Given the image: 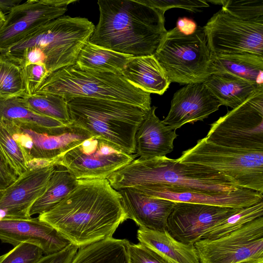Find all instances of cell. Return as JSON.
I'll list each match as a JSON object with an SVG mask.
<instances>
[{"mask_svg": "<svg viewBox=\"0 0 263 263\" xmlns=\"http://www.w3.org/2000/svg\"><path fill=\"white\" fill-rule=\"evenodd\" d=\"M154 56L171 83H203L212 74V54L203 28L200 26L189 35L176 27L167 31Z\"/></svg>", "mask_w": 263, "mask_h": 263, "instance_id": "obj_7", "label": "cell"}, {"mask_svg": "<svg viewBox=\"0 0 263 263\" xmlns=\"http://www.w3.org/2000/svg\"><path fill=\"white\" fill-rule=\"evenodd\" d=\"M95 28L86 18L63 15L42 26L4 52L12 55L28 47H37L42 51L44 65L50 73L76 64Z\"/></svg>", "mask_w": 263, "mask_h": 263, "instance_id": "obj_6", "label": "cell"}, {"mask_svg": "<svg viewBox=\"0 0 263 263\" xmlns=\"http://www.w3.org/2000/svg\"><path fill=\"white\" fill-rule=\"evenodd\" d=\"M45 66L43 64H31L23 68V79L25 94H34L39 87L48 76Z\"/></svg>", "mask_w": 263, "mask_h": 263, "instance_id": "obj_37", "label": "cell"}, {"mask_svg": "<svg viewBox=\"0 0 263 263\" xmlns=\"http://www.w3.org/2000/svg\"><path fill=\"white\" fill-rule=\"evenodd\" d=\"M212 54L248 52L263 56V22H247L222 9L203 27Z\"/></svg>", "mask_w": 263, "mask_h": 263, "instance_id": "obj_11", "label": "cell"}, {"mask_svg": "<svg viewBox=\"0 0 263 263\" xmlns=\"http://www.w3.org/2000/svg\"><path fill=\"white\" fill-rule=\"evenodd\" d=\"M55 162L48 164L29 163L28 170L4 190L0 199V219H30V210L44 193Z\"/></svg>", "mask_w": 263, "mask_h": 263, "instance_id": "obj_15", "label": "cell"}, {"mask_svg": "<svg viewBox=\"0 0 263 263\" xmlns=\"http://www.w3.org/2000/svg\"><path fill=\"white\" fill-rule=\"evenodd\" d=\"M38 218L78 248L112 237L127 219L120 196L107 179L78 180L71 192Z\"/></svg>", "mask_w": 263, "mask_h": 263, "instance_id": "obj_1", "label": "cell"}, {"mask_svg": "<svg viewBox=\"0 0 263 263\" xmlns=\"http://www.w3.org/2000/svg\"><path fill=\"white\" fill-rule=\"evenodd\" d=\"M157 107L151 106L135 135L136 155L142 159L166 156L174 149L178 137L176 129L165 124L156 115Z\"/></svg>", "mask_w": 263, "mask_h": 263, "instance_id": "obj_21", "label": "cell"}, {"mask_svg": "<svg viewBox=\"0 0 263 263\" xmlns=\"http://www.w3.org/2000/svg\"><path fill=\"white\" fill-rule=\"evenodd\" d=\"M78 179L64 166L55 164L47 187L32 206L29 215L45 213L65 198L77 186Z\"/></svg>", "mask_w": 263, "mask_h": 263, "instance_id": "obj_29", "label": "cell"}, {"mask_svg": "<svg viewBox=\"0 0 263 263\" xmlns=\"http://www.w3.org/2000/svg\"><path fill=\"white\" fill-rule=\"evenodd\" d=\"M221 105L234 109L242 104L263 85L228 73H213L203 83Z\"/></svg>", "mask_w": 263, "mask_h": 263, "instance_id": "obj_26", "label": "cell"}, {"mask_svg": "<svg viewBox=\"0 0 263 263\" xmlns=\"http://www.w3.org/2000/svg\"><path fill=\"white\" fill-rule=\"evenodd\" d=\"M6 19V15L3 11L0 8V29L4 25Z\"/></svg>", "mask_w": 263, "mask_h": 263, "instance_id": "obj_42", "label": "cell"}, {"mask_svg": "<svg viewBox=\"0 0 263 263\" xmlns=\"http://www.w3.org/2000/svg\"><path fill=\"white\" fill-rule=\"evenodd\" d=\"M128 256L129 263H167L157 253L140 242L130 243Z\"/></svg>", "mask_w": 263, "mask_h": 263, "instance_id": "obj_38", "label": "cell"}, {"mask_svg": "<svg viewBox=\"0 0 263 263\" xmlns=\"http://www.w3.org/2000/svg\"><path fill=\"white\" fill-rule=\"evenodd\" d=\"M114 144L92 136L65 153L55 164L65 167L77 179H107L135 159Z\"/></svg>", "mask_w": 263, "mask_h": 263, "instance_id": "obj_10", "label": "cell"}, {"mask_svg": "<svg viewBox=\"0 0 263 263\" xmlns=\"http://www.w3.org/2000/svg\"><path fill=\"white\" fill-rule=\"evenodd\" d=\"M27 106L33 111L55 120L65 124L71 123L66 99L50 93L24 95L21 97Z\"/></svg>", "mask_w": 263, "mask_h": 263, "instance_id": "obj_31", "label": "cell"}, {"mask_svg": "<svg viewBox=\"0 0 263 263\" xmlns=\"http://www.w3.org/2000/svg\"><path fill=\"white\" fill-rule=\"evenodd\" d=\"M0 120L43 134L60 133L68 125L33 111L21 97L0 99Z\"/></svg>", "mask_w": 263, "mask_h": 263, "instance_id": "obj_22", "label": "cell"}, {"mask_svg": "<svg viewBox=\"0 0 263 263\" xmlns=\"http://www.w3.org/2000/svg\"><path fill=\"white\" fill-rule=\"evenodd\" d=\"M78 249L70 243L59 252L43 255L35 263H70Z\"/></svg>", "mask_w": 263, "mask_h": 263, "instance_id": "obj_39", "label": "cell"}, {"mask_svg": "<svg viewBox=\"0 0 263 263\" xmlns=\"http://www.w3.org/2000/svg\"><path fill=\"white\" fill-rule=\"evenodd\" d=\"M196 23L192 20L187 17H179L176 23V28L184 35L193 34L197 28Z\"/></svg>", "mask_w": 263, "mask_h": 263, "instance_id": "obj_41", "label": "cell"}, {"mask_svg": "<svg viewBox=\"0 0 263 263\" xmlns=\"http://www.w3.org/2000/svg\"><path fill=\"white\" fill-rule=\"evenodd\" d=\"M237 263H263V258L255 259H249L242 261Z\"/></svg>", "mask_w": 263, "mask_h": 263, "instance_id": "obj_43", "label": "cell"}, {"mask_svg": "<svg viewBox=\"0 0 263 263\" xmlns=\"http://www.w3.org/2000/svg\"><path fill=\"white\" fill-rule=\"evenodd\" d=\"M28 161H54L84 140L92 137L87 130L72 123L54 134H39L3 121Z\"/></svg>", "mask_w": 263, "mask_h": 263, "instance_id": "obj_14", "label": "cell"}, {"mask_svg": "<svg viewBox=\"0 0 263 263\" xmlns=\"http://www.w3.org/2000/svg\"><path fill=\"white\" fill-rule=\"evenodd\" d=\"M0 240L14 247L23 242L32 243L40 248L45 255L59 252L71 243L38 217L0 219Z\"/></svg>", "mask_w": 263, "mask_h": 263, "instance_id": "obj_18", "label": "cell"}, {"mask_svg": "<svg viewBox=\"0 0 263 263\" xmlns=\"http://www.w3.org/2000/svg\"><path fill=\"white\" fill-rule=\"evenodd\" d=\"M137 238L167 263H200L194 245L178 241L166 230L155 231L139 227Z\"/></svg>", "mask_w": 263, "mask_h": 263, "instance_id": "obj_24", "label": "cell"}, {"mask_svg": "<svg viewBox=\"0 0 263 263\" xmlns=\"http://www.w3.org/2000/svg\"><path fill=\"white\" fill-rule=\"evenodd\" d=\"M221 105L203 83L187 84L176 91L163 122L177 129L186 123L203 121Z\"/></svg>", "mask_w": 263, "mask_h": 263, "instance_id": "obj_19", "label": "cell"}, {"mask_svg": "<svg viewBox=\"0 0 263 263\" xmlns=\"http://www.w3.org/2000/svg\"><path fill=\"white\" fill-rule=\"evenodd\" d=\"M127 219L139 227L155 231L166 230L167 221L176 202L149 196L135 187L117 191Z\"/></svg>", "mask_w": 263, "mask_h": 263, "instance_id": "obj_20", "label": "cell"}, {"mask_svg": "<svg viewBox=\"0 0 263 263\" xmlns=\"http://www.w3.org/2000/svg\"><path fill=\"white\" fill-rule=\"evenodd\" d=\"M0 151L18 177L28 170V161L23 149L13 139L6 124L1 120Z\"/></svg>", "mask_w": 263, "mask_h": 263, "instance_id": "obj_33", "label": "cell"}, {"mask_svg": "<svg viewBox=\"0 0 263 263\" xmlns=\"http://www.w3.org/2000/svg\"><path fill=\"white\" fill-rule=\"evenodd\" d=\"M4 193V190H0V199L1 197H2Z\"/></svg>", "mask_w": 263, "mask_h": 263, "instance_id": "obj_44", "label": "cell"}, {"mask_svg": "<svg viewBox=\"0 0 263 263\" xmlns=\"http://www.w3.org/2000/svg\"><path fill=\"white\" fill-rule=\"evenodd\" d=\"M122 76L132 85L149 93L162 95L171 83L154 55L132 57Z\"/></svg>", "mask_w": 263, "mask_h": 263, "instance_id": "obj_23", "label": "cell"}, {"mask_svg": "<svg viewBox=\"0 0 263 263\" xmlns=\"http://www.w3.org/2000/svg\"><path fill=\"white\" fill-rule=\"evenodd\" d=\"M71 123L120 148L136 153L135 135L148 111L123 102L88 97H66Z\"/></svg>", "mask_w": 263, "mask_h": 263, "instance_id": "obj_4", "label": "cell"}, {"mask_svg": "<svg viewBox=\"0 0 263 263\" xmlns=\"http://www.w3.org/2000/svg\"><path fill=\"white\" fill-rule=\"evenodd\" d=\"M239 209L176 202L166 230L178 241L194 245L213 227Z\"/></svg>", "mask_w": 263, "mask_h": 263, "instance_id": "obj_16", "label": "cell"}, {"mask_svg": "<svg viewBox=\"0 0 263 263\" xmlns=\"http://www.w3.org/2000/svg\"><path fill=\"white\" fill-rule=\"evenodd\" d=\"M179 162L202 165L228 177L240 187L263 193V151L224 147L204 138L182 153Z\"/></svg>", "mask_w": 263, "mask_h": 263, "instance_id": "obj_8", "label": "cell"}, {"mask_svg": "<svg viewBox=\"0 0 263 263\" xmlns=\"http://www.w3.org/2000/svg\"><path fill=\"white\" fill-rule=\"evenodd\" d=\"M89 42L132 57L154 55L167 32L164 14L138 0H99Z\"/></svg>", "mask_w": 263, "mask_h": 263, "instance_id": "obj_2", "label": "cell"}, {"mask_svg": "<svg viewBox=\"0 0 263 263\" xmlns=\"http://www.w3.org/2000/svg\"><path fill=\"white\" fill-rule=\"evenodd\" d=\"M132 57L88 42L80 51L76 64L82 69L122 75Z\"/></svg>", "mask_w": 263, "mask_h": 263, "instance_id": "obj_28", "label": "cell"}, {"mask_svg": "<svg viewBox=\"0 0 263 263\" xmlns=\"http://www.w3.org/2000/svg\"><path fill=\"white\" fill-rule=\"evenodd\" d=\"M205 138L219 146L263 151V88L212 123Z\"/></svg>", "mask_w": 263, "mask_h": 263, "instance_id": "obj_9", "label": "cell"}, {"mask_svg": "<svg viewBox=\"0 0 263 263\" xmlns=\"http://www.w3.org/2000/svg\"><path fill=\"white\" fill-rule=\"evenodd\" d=\"M43 254L41 249L37 246L23 242L1 256L0 263H35Z\"/></svg>", "mask_w": 263, "mask_h": 263, "instance_id": "obj_35", "label": "cell"}, {"mask_svg": "<svg viewBox=\"0 0 263 263\" xmlns=\"http://www.w3.org/2000/svg\"><path fill=\"white\" fill-rule=\"evenodd\" d=\"M200 263H237L263 258V216L224 236L194 244Z\"/></svg>", "mask_w": 263, "mask_h": 263, "instance_id": "obj_12", "label": "cell"}, {"mask_svg": "<svg viewBox=\"0 0 263 263\" xmlns=\"http://www.w3.org/2000/svg\"><path fill=\"white\" fill-rule=\"evenodd\" d=\"M17 178L18 176L9 165L0 151V190L6 189Z\"/></svg>", "mask_w": 263, "mask_h": 263, "instance_id": "obj_40", "label": "cell"}, {"mask_svg": "<svg viewBox=\"0 0 263 263\" xmlns=\"http://www.w3.org/2000/svg\"><path fill=\"white\" fill-rule=\"evenodd\" d=\"M130 242L112 237L79 248L70 263H129Z\"/></svg>", "mask_w": 263, "mask_h": 263, "instance_id": "obj_27", "label": "cell"}, {"mask_svg": "<svg viewBox=\"0 0 263 263\" xmlns=\"http://www.w3.org/2000/svg\"><path fill=\"white\" fill-rule=\"evenodd\" d=\"M135 188L149 196L175 202L232 208L248 207L263 201V193L242 187L217 193H208L163 184H152Z\"/></svg>", "mask_w": 263, "mask_h": 263, "instance_id": "obj_17", "label": "cell"}, {"mask_svg": "<svg viewBox=\"0 0 263 263\" xmlns=\"http://www.w3.org/2000/svg\"><path fill=\"white\" fill-rule=\"evenodd\" d=\"M261 216H263V201L240 208L210 229L201 239H214L224 236Z\"/></svg>", "mask_w": 263, "mask_h": 263, "instance_id": "obj_32", "label": "cell"}, {"mask_svg": "<svg viewBox=\"0 0 263 263\" xmlns=\"http://www.w3.org/2000/svg\"><path fill=\"white\" fill-rule=\"evenodd\" d=\"M140 3L159 10L164 14L170 9L178 8L196 12L200 9L209 7L206 1L195 0H138Z\"/></svg>", "mask_w": 263, "mask_h": 263, "instance_id": "obj_36", "label": "cell"}, {"mask_svg": "<svg viewBox=\"0 0 263 263\" xmlns=\"http://www.w3.org/2000/svg\"><path fill=\"white\" fill-rule=\"evenodd\" d=\"M107 180L116 191L163 184L208 193L229 192L240 187L217 171L200 164L179 162L166 156L135 159Z\"/></svg>", "mask_w": 263, "mask_h": 263, "instance_id": "obj_3", "label": "cell"}, {"mask_svg": "<svg viewBox=\"0 0 263 263\" xmlns=\"http://www.w3.org/2000/svg\"><path fill=\"white\" fill-rule=\"evenodd\" d=\"M23 68L17 59L5 52L0 53V99L25 94Z\"/></svg>", "mask_w": 263, "mask_h": 263, "instance_id": "obj_30", "label": "cell"}, {"mask_svg": "<svg viewBox=\"0 0 263 263\" xmlns=\"http://www.w3.org/2000/svg\"><path fill=\"white\" fill-rule=\"evenodd\" d=\"M211 72L228 73L263 85V56L248 52L212 54Z\"/></svg>", "mask_w": 263, "mask_h": 263, "instance_id": "obj_25", "label": "cell"}, {"mask_svg": "<svg viewBox=\"0 0 263 263\" xmlns=\"http://www.w3.org/2000/svg\"><path fill=\"white\" fill-rule=\"evenodd\" d=\"M76 0H28L13 7L0 29V53L50 21L63 16Z\"/></svg>", "mask_w": 263, "mask_h": 263, "instance_id": "obj_13", "label": "cell"}, {"mask_svg": "<svg viewBox=\"0 0 263 263\" xmlns=\"http://www.w3.org/2000/svg\"><path fill=\"white\" fill-rule=\"evenodd\" d=\"M222 5V9L231 15L247 22H263L262 0L209 1Z\"/></svg>", "mask_w": 263, "mask_h": 263, "instance_id": "obj_34", "label": "cell"}, {"mask_svg": "<svg viewBox=\"0 0 263 263\" xmlns=\"http://www.w3.org/2000/svg\"><path fill=\"white\" fill-rule=\"evenodd\" d=\"M35 93L103 99L132 104L147 110L151 108V93L132 85L123 76L82 69L76 64L49 73Z\"/></svg>", "mask_w": 263, "mask_h": 263, "instance_id": "obj_5", "label": "cell"}]
</instances>
